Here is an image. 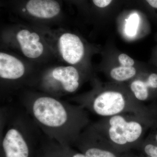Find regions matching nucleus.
Listing matches in <instances>:
<instances>
[{
	"label": "nucleus",
	"instance_id": "obj_1",
	"mask_svg": "<svg viewBox=\"0 0 157 157\" xmlns=\"http://www.w3.org/2000/svg\"><path fill=\"white\" fill-rule=\"evenodd\" d=\"M20 101L46 138L62 145L73 146L88 125L87 113L79 104L29 88L21 90Z\"/></svg>",
	"mask_w": 157,
	"mask_h": 157
},
{
	"label": "nucleus",
	"instance_id": "obj_2",
	"mask_svg": "<svg viewBox=\"0 0 157 157\" xmlns=\"http://www.w3.org/2000/svg\"><path fill=\"white\" fill-rule=\"evenodd\" d=\"M2 118L1 157H35L41 132L25 110H7Z\"/></svg>",
	"mask_w": 157,
	"mask_h": 157
},
{
	"label": "nucleus",
	"instance_id": "obj_3",
	"mask_svg": "<svg viewBox=\"0 0 157 157\" xmlns=\"http://www.w3.org/2000/svg\"><path fill=\"white\" fill-rule=\"evenodd\" d=\"M2 36L9 50L38 67L48 65L56 58L42 31L36 26L14 25L3 31Z\"/></svg>",
	"mask_w": 157,
	"mask_h": 157
},
{
	"label": "nucleus",
	"instance_id": "obj_4",
	"mask_svg": "<svg viewBox=\"0 0 157 157\" xmlns=\"http://www.w3.org/2000/svg\"><path fill=\"white\" fill-rule=\"evenodd\" d=\"M104 119L91 126L118 151L126 153L140 145L144 130L143 115L125 113Z\"/></svg>",
	"mask_w": 157,
	"mask_h": 157
},
{
	"label": "nucleus",
	"instance_id": "obj_5",
	"mask_svg": "<svg viewBox=\"0 0 157 157\" xmlns=\"http://www.w3.org/2000/svg\"><path fill=\"white\" fill-rule=\"evenodd\" d=\"M81 84L76 66L47 65L37 70L29 88L59 98L74 94Z\"/></svg>",
	"mask_w": 157,
	"mask_h": 157
},
{
	"label": "nucleus",
	"instance_id": "obj_6",
	"mask_svg": "<svg viewBox=\"0 0 157 157\" xmlns=\"http://www.w3.org/2000/svg\"><path fill=\"white\" fill-rule=\"evenodd\" d=\"M73 100L84 108L104 118L126 113L143 115V108L133 94L130 96L116 90L95 91Z\"/></svg>",
	"mask_w": 157,
	"mask_h": 157
},
{
	"label": "nucleus",
	"instance_id": "obj_7",
	"mask_svg": "<svg viewBox=\"0 0 157 157\" xmlns=\"http://www.w3.org/2000/svg\"><path fill=\"white\" fill-rule=\"evenodd\" d=\"M40 67L7 50L0 52L1 87L7 93L29 88Z\"/></svg>",
	"mask_w": 157,
	"mask_h": 157
},
{
	"label": "nucleus",
	"instance_id": "obj_8",
	"mask_svg": "<svg viewBox=\"0 0 157 157\" xmlns=\"http://www.w3.org/2000/svg\"><path fill=\"white\" fill-rule=\"evenodd\" d=\"M42 31L56 58L66 64L76 66L81 62L85 48L80 37L64 29L47 30L38 27Z\"/></svg>",
	"mask_w": 157,
	"mask_h": 157
},
{
	"label": "nucleus",
	"instance_id": "obj_9",
	"mask_svg": "<svg viewBox=\"0 0 157 157\" xmlns=\"http://www.w3.org/2000/svg\"><path fill=\"white\" fill-rule=\"evenodd\" d=\"M73 146L86 157H136L118 151L91 126L82 132Z\"/></svg>",
	"mask_w": 157,
	"mask_h": 157
},
{
	"label": "nucleus",
	"instance_id": "obj_10",
	"mask_svg": "<svg viewBox=\"0 0 157 157\" xmlns=\"http://www.w3.org/2000/svg\"><path fill=\"white\" fill-rule=\"evenodd\" d=\"M61 7L56 0H29L23 11L39 21H48L59 14Z\"/></svg>",
	"mask_w": 157,
	"mask_h": 157
},
{
	"label": "nucleus",
	"instance_id": "obj_11",
	"mask_svg": "<svg viewBox=\"0 0 157 157\" xmlns=\"http://www.w3.org/2000/svg\"><path fill=\"white\" fill-rule=\"evenodd\" d=\"M157 88V74L152 73L146 81L137 79L132 82L130 89L138 102L146 101L149 97V89Z\"/></svg>",
	"mask_w": 157,
	"mask_h": 157
},
{
	"label": "nucleus",
	"instance_id": "obj_12",
	"mask_svg": "<svg viewBox=\"0 0 157 157\" xmlns=\"http://www.w3.org/2000/svg\"><path fill=\"white\" fill-rule=\"evenodd\" d=\"M41 150L52 157H86L80 151L75 150L72 147L63 145L46 138L43 141Z\"/></svg>",
	"mask_w": 157,
	"mask_h": 157
},
{
	"label": "nucleus",
	"instance_id": "obj_13",
	"mask_svg": "<svg viewBox=\"0 0 157 157\" xmlns=\"http://www.w3.org/2000/svg\"><path fill=\"white\" fill-rule=\"evenodd\" d=\"M136 74V70L134 67H126L122 66L113 68L110 72L111 78L118 82L129 80L134 77Z\"/></svg>",
	"mask_w": 157,
	"mask_h": 157
},
{
	"label": "nucleus",
	"instance_id": "obj_14",
	"mask_svg": "<svg viewBox=\"0 0 157 157\" xmlns=\"http://www.w3.org/2000/svg\"><path fill=\"white\" fill-rule=\"evenodd\" d=\"M139 17L138 14H131L127 20L125 25V32L128 36H134L137 33L139 25Z\"/></svg>",
	"mask_w": 157,
	"mask_h": 157
},
{
	"label": "nucleus",
	"instance_id": "obj_15",
	"mask_svg": "<svg viewBox=\"0 0 157 157\" xmlns=\"http://www.w3.org/2000/svg\"><path fill=\"white\" fill-rule=\"evenodd\" d=\"M140 147L147 156L157 157V144L146 140L141 143Z\"/></svg>",
	"mask_w": 157,
	"mask_h": 157
},
{
	"label": "nucleus",
	"instance_id": "obj_16",
	"mask_svg": "<svg viewBox=\"0 0 157 157\" xmlns=\"http://www.w3.org/2000/svg\"><path fill=\"white\" fill-rule=\"evenodd\" d=\"M118 60L121 66L126 67H132L135 64V61L130 56L125 54H121L118 56Z\"/></svg>",
	"mask_w": 157,
	"mask_h": 157
},
{
	"label": "nucleus",
	"instance_id": "obj_17",
	"mask_svg": "<svg viewBox=\"0 0 157 157\" xmlns=\"http://www.w3.org/2000/svg\"><path fill=\"white\" fill-rule=\"evenodd\" d=\"M112 0H93V2L97 7L103 8L110 4Z\"/></svg>",
	"mask_w": 157,
	"mask_h": 157
},
{
	"label": "nucleus",
	"instance_id": "obj_18",
	"mask_svg": "<svg viewBox=\"0 0 157 157\" xmlns=\"http://www.w3.org/2000/svg\"><path fill=\"white\" fill-rule=\"evenodd\" d=\"M151 7L157 9V0H146Z\"/></svg>",
	"mask_w": 157,
	"mask_h": 157
},
{
	"label": "nucleus",
	"instance_id": "obj_19",
	"mask_svg": "<svg viewBox=\"0 0 157 157\" xmlns=\"http://www.w3.org/2000/svg\"><path fill=\"white\" fill-rule=\"evenodd\" d=\"M37 157H52L49 155L47 154L44 152L42 151L41 149H40V151L39 152V155Z\"/></svg>",
	"mask_w": 157,
	"mask_h": 157
},
{
	"label": "nucleus",
	"instance_id": "obj_20",
	"mask_svg": "<svg viewBox=\"0 0 157 157\" xmlns=\"http://www.w3.org/2000/svg\"><path fill=\"white\" fill-rule=\"evenodd\" d=\"M155 140H152V141H151V140H147L149 141H150V142H152V143L155 144H157V134L156 135H155Z\"/></svg>",
	"mask_w": 157,
	"mask_h": 157
},
{
	"label": "nucleus",
	"instance_id": "obj_21",
	"mask_svg": "<svg viewBox=\"0 0 157 157\" xmlns=\"http://www.w3.org/2000/svg\"><path fill=\"white\" fill-rule=\"evenodd\" d=\"M150 157L147 156H146V157Z\"/></svg>",
	"mask_w": 157,
	"mask_h": 157
}]
</instances>
